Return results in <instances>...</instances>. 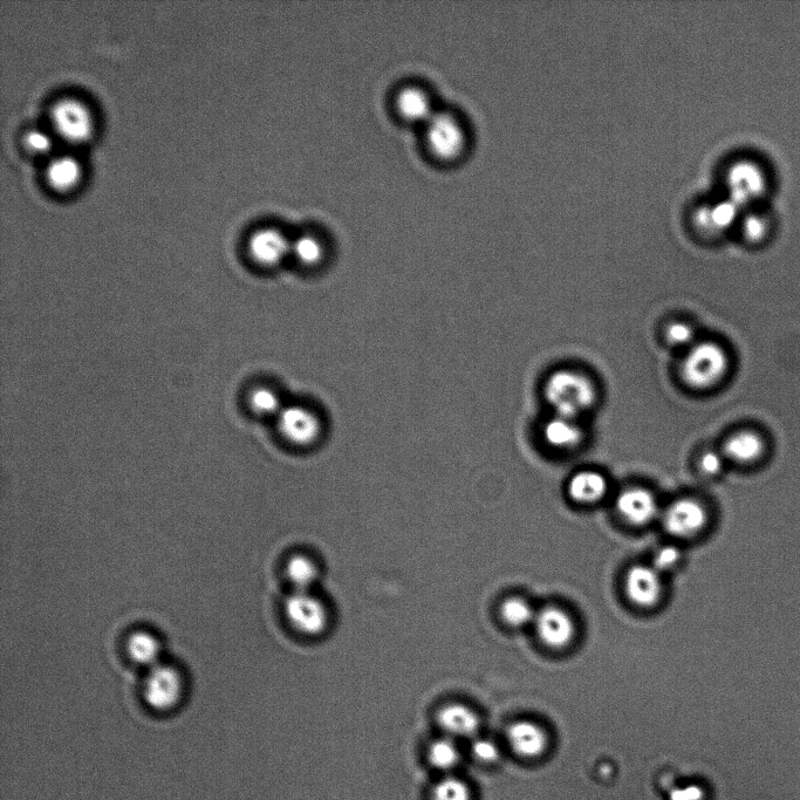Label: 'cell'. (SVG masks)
<instances>
[{"label":"cell","mask_w":800,"mask_h":800,"mask_svg":"<svg viewBox=\"0 0 800 800\" xmlns=\"http://www.w3.org/2000/svg\"><path fill=\"white\" fill-rule=\"evenodd\" d=\"M545 398L557 415L576 420L596 403L597 391L584 374L563 369L547 379Z\"/></svg>","instance_id":"cell-1"},{"label":"cell","mask_w":800,"mask_h":800,"mask_svg":"<svg viewBox=\"0 0 800 800\" xmlns=\"http://www.w3.org/2000/svg\"><path fill=\"white\" fill-rule=\"evenodd\" d=\"M729 359L720 345L704 341L690 348L682 362V378L688 386L707 389L716 386L726 375Z\"/></svg>","instance_id":"cell-2"},{"label":"cell","mask_w":800,"mask_h":800,"mask_svg":"<svg viewBox=\"0 0 800 800\" xmlns=\"http://www.w3.org/2000/svg\"><path fill=\"white\" fill-rule=\"evenodd\" d=\"M186 682L180 670L164 663L150 668L143 683V699L156 711H169L181 703Z\"/></svg>","instance_id":"cell-3"},{"label":"cell","mask_w":800,"mask_h":800,"mask_svg":"<svg viewBox=\"0 0 800 800\" xmlns=\"http://www.w3.org/2000/svg\"><path fill=\"white\" fill-rule=\"evenodd\" d=\"M51 120L54 131L70 143H82L94 131L93 115L84 102L74 98L60 99L52 106Z\"/></svg>","instance_id":"cell-4"},{"label":"cell","mask_w":800,"mask_h":800,"mask_svg":"<svg viewBox=\"0 0 800 800\" xmlns=\"http://www.w3.org/2000/svg\"><path fill=\"white\" fill-rule=\"evenodd\" d=\"M285 615L290 625L306 637H318L328 626V611L320 599L309 591H296L286 599Z\"/></svg>","instance_id":"cell-5"},{"label":"cell","mask_w":800,"mask_h":800,"mask_svg":"<svg viewBox=\"0 0 800 800\" xmlns=\"http://www.w3.org/2000/svg\"><path fill=\"white\" fill-rule=\"evenodd\" d=\"M430 150L442 160H455L467 147V133L462 123L450 113H436L426 123Z\"/></svg>","instance_id":"cell-6"},{"label":"cell","mask_w":800,"mask_h":800,"mask_svg":"<svg viewBox=\"0 0 800 800\" xmlns=\"http://www.w3.org/2000/svg\"><path fill=\"white\" fill-rule=\"evenodd\" d=\"M767 177L758 164L751 161L736 162L727 172L729 200L737 207H747L757 200L767 188Z\"/></svg>","instance_id":"cell-7"},{"label":"cell","mask_w":800,"mask_h":800,"mask_svg":"<svg viewBox=\"0 0 800 800\" xmlns=\"http://www.w3.org/2000/svg\"><path fill=\"white\" fill-rule=\"evenodd\" d=\"M662 521L670 535L689 538L697 535L707 525L708 512L699 501L693 498H681L669 505Z\"/></svg>","instance_id":"cell-8"},{"label":"cell","mask_w":800,"mask_h":800,"mask_svg":"<svg viewBox=\"0 0 800 800\" xmlns=\"http://www.w3.org/2000/svg\"><path fill=\"white\" fill-rule=\"evenodd\" d=\"M533 624L540 640L552 648L566 647L576 633L571 615L555 606H547L538 611Z\"/></svg>","instance_id":"cell-9"},{"label":"cell","mask_w":800,"mask_h":800,"mask_svg":"<svg viewBox=\"0 0 800 800\" xmlns=\"http://www.w3.org/2000/svg\"><path fill=\"white\" fill-rule=\"evenodd\" d=\"M507 741L514 754L524 760H537L549 749V735L531 721H517L507 731Z\"/></svg>","instance_id":"cell-10"},{"label":"cell","mask_w":800,"mask_h":800,"mask_svg":"<svg viewBox=\"0 0 800 800\" xmlns=\"http://www.w3.org/2000/svg\"><path fill=\"white\" fill-rule=\"evenodd\" d=\"M292 243L275 228H264L254 232L249 238L248 251L257 264L271 268L290 254Z\"/></svg>","instance_id":"cell-11"},{"label":"cell","mask_w":800,"mask_h":800,"mask_svg":"<svg viewBox=\"0 0 800 800\" xmlns=\"http://www.w3.org/2000/svg\"><path fill=\"white\" fill-rule=\"evenodd\" d=\"M625 590L633 604L640 607L654 606L662 593L661 573L653 566H633L626 574Z\"/></svg>","instance_id":"cell-12"},{"label":"cell","mask_w":800,"mask_h":800,"mask_svg":"<svg viewBox=\"0 0 800 800\" xmlns=\"http://www.w3.org/2000/svg\"><path fill=\"white\" fill-rule=\"evenodd\" d=\"M280 432L298 446H309L318 439L320 422L316 414L304 407H290L279 416Z\"/></svg>","instance_id":"cell-13"},{"label":"cell","mask_w":800,"mask_h":800,"mask_svg":"<svg viewBox=\"0 0 800 800\" xmlns=\"http://www.w3.org/2000/svg\"><path fill=\"white\" fill-rule=\"evenodd\" d=\"M437 723L444 735L461 740H474L481 728L480 716L476 711L461 703H450L437 713Z\"/></svg>","instance_id":"cell-14"},{"label":"cell","mask_w":800,"mask_h":800,"mask_svg":"<svg viewBox=\"0 0 800 800\" xmlns=\"http://www.w3.org/2000/svg\"><path fill=\"white\" fill-rule=\"evenodd\" d=\"M740 210L729 198L726 201L703 204L694 211L692 224L701 234L720 235L736 222Z\"/></svg>","instance_id":"cell-15"},{"label":"cell","mask_w":800,"mask_h":800,"mask_svg":"<svg viewBox=\"0 0 800 800\" xmlns=\"http://www.w3.org/2000/svg\"><path fill=\"white\" fill-rule=\"evenodd\" d=\"M617 510L628 523L645 525L658 516L659 504L651 491L631 488L622 491L618 496Z\"/></svg>","instance_id":"cell-16"},{"label":"cell","mask_w":800,"mask_h":800,"mask_svg":"<svg viewBox=\"0 0 800 800\" xmlns=\"http://www.w3.org/2000/svg\"><path fill=\"white\" fill-rule=\"evenodd\" d=\"M126 649L129 658L136 665L150 669L161 663V641L152 632L136 631L129 635Z\"/></svg>","instance_id":"cell-17"},{"label":"cell","mask_w":800,"mask_h":800,"mask_svg":"<svg viewBox=\"0 0 800 800\" xmlns=\"http://www.w3.org/2000/svg\"><path fill=\"white\" fill-rule=\"evenodd\" d=\"M427 758L435 770L444 775H451L460 767L463 752L457 740L444 735L429 744Z\"/></svg>","instance_id":"cell-18"},{"label":"cell","mask_w":800,"mask_h":800,"mask_svg":"<svg viewBox=\"0 0 800 800\" xmlns=\"http://www.w3.org/2000/svg\"><path fill=\"white\" fill-rule=\"evenodd\" d=\"M723 451L729 460L736 463H754L764 453V441L757 433L745 430L731 435L724 444Z\"/></svg>","instance_id":"cell-19"},{"label":"cell","mask_w":800,"mask_h":800,"mask_svg":"<svg viewBox=\"0 0 800 800\" xmlns=\"http://www.w3.org/2000/svg\"><path fill=\"white\" fill-rule=\"evenodd\" d=\"M606 478L597 471L585 470L574 475L569 483V494L579 503H596L606 495Z\"/></svg>","instance_id":"cell-20"},{"label":"cell","mask_w":800,"mask_h":800,"mask_svg":"<svg viewBox=\"0 0 800 800\" xmlns=\"http://www.w3.org/2000/svg\"><path fill=\"white\" fill-rule=\"evenodd\" d=\"M396 107L406 120L427 123L435 114L432 100L419 87H407L396 98Z\"/></svg>","instance_id":"cell-21"},{"label":"cell","mask_w":800,"mask_h":800,"mask_svg":"<svg viewBox=\"0 0 800 800\" xmlns=\"http://www.w3.org/2000/svg\"><path fill=\"white\" fill-rule=\"evenodd\" d=\"M81 164L71 155L54 157L46 169V179L53 189L68 191L80 182Z\"/></svg>","instance_id":"cell-22"},{"label":"cell","mask_w":800,"mask_h":800,"mask_svg":"<svg viewBox=\"0 0 800 800\" xmlns=\"http://www.w3.org/2000/svg\"><path fill=\"white\" fill-rule=\"evenodd\" d=\"M544 437L553 448L572 449L583 441V430L576 420L556 415L546 423Z\"/></svg>","instance_id":"cell-23"},{"label":"cell","mask_w":800,"mask_h":800,"mask_svg":"<svg viewBox=\"0 0 800 800\" xmlns=\"http://www.w3.org/2000/svg\"><path fill=\"white\" fill-rule=\"evenodd\" d=\"M285 574L297 591H309L319 578V569L313 560L306 556H294L285 567Z\"/></svg>","instance_id":"cell-24"},{"label":"cell","mask_w":800,"mask_h":800,"mask_svg":"<svg viewBox=\"0 0 800 800\" xmlns=\"http://www.w3.org/2000/svg\"><path fill=\"white\" fill-rule=\"evenodd\" d=\"M430 800H474L470 784L454 774L443 775L430 792Z\"/></svg>","instance_id":"cell-25"},{"label":"cell","mask_w":800,"mask_h":800,"mask_svg":"<svg viewBox=\"0 0 800 800\" xmlns=\"http://www.w3.org/2000/svg\"><path fill=\"white\" fill-rule=\"evenodd\" d=\"M501 617L505 624L511 627L522 628L533 624L537 612L528 601L522 598H509L501 605Z\"/></svg>","instance_id":"cell-26"},{"label":"cell","mask_w":800,"mask_h":800,"mask_svg":"<svg viewBox=\"0 0 800 800\" xmlns=\"http://www.w3.org/2000/svg\"><path fill=\"white\" fill-rule=\"evenodd\" d=\"M291 254L298 261L307 266H313L323 261L325 249L323 243L316 236H300L292 243Z\"/></svg>","instance_id":"cell-27"},{"label":"cell","mask_w":800,"mask_h":800,"mask_svg":"<svg viewBox=\"0 0 800 800\" xmlns=\"http://www.w3.org/2000/svg\"><path fill=\"white\" fill-rule=\"evenodd\" d=\"M249 405L256 414L272 415L278 412V395L269 388H257L250 394Z\"/></svg>","instance_id":"cell-28"},{"label":"cell","mask_w":800,"mask_h":800,"mask_svg":"<svg viewBox=\"0 0 800 800\" xmlns=\"http://www.w3.org/2000/svg\"><path fill=\"white\" fill-rule=\"evenodd\" d=\"M470 755L477 763L494 764L501 757L498 745L489 738H474L470 745Z\"/></svg>","instance_id":"cell-29"},{"label":"cell","mask_w":800,"mask_h":800,"mask_svg":"<svg viewBox=\"0 0 800 800\" xmlns=\"http://www.w3.org/2000/svg\"><path fill=\"white\" fill-rule=\"evenodd\" d=\"M742 231L749 242H760L768 234L769 222L760 214H751L744 218Z\"/></svg>","instance_id":"cell-30"},{"label":"cell","mask_w":800,"mask_h":800,"mask_svg":"<svg viewBox=\"0 0 800 800\" xmlns=\"http://www.w3.org/2000/svg\"><path fill=\"white\" fill-rule=\"evenodd\" d=\"M681 559V551L678 547L673 545H666L660 547L654 553L653 567L660 573L672 570L673 567L679 564Z\"/></svg>","instance_id":"cell-31"},{"label":"cell","mask_w":800,"mask_h":800,"mask_svg":"<svg viewBox=\"0 0 800 800\" xmlns=\"http://www.w3.org/2000/svg\"><path fill=\"white\" fill-rule=\"evenodd\" d=\"M666 337L670 345L683 347L693 343L695 332L692 326L678 321L667 327Z\"/></svg>","instance_id":"cell-32"},{"label":"cell","mask_w":800,"mask_h":800,"mask_svg":"<svg viewBox=\"0 0 800 800\" xmlns=\"http://www.w3.org/2000/svg\"><path fill=\"white\" fill-rule=\"evenodd\" d=\"M27 149L34 153H47L52 147V139L43 129H30L24 136Z\"/></svg>","instance_id":"cell-33"},{"label":"cell","mask_w":800,"mask_h":800,"mask_svg":"<svg viewBox=\"0 0 800 800\" xmlns=\"http://www.w3.org/2000/svg\"><path fill=\"white\" fill-rule=\"evenodd\" d=\"M724 467V458L715 451H708L701 457L700 468L708 476H717Z\"/></svg>","instance_id":"cell-34"},{"label":"cell","mask_w":800,"mask_h":800,"mask_svg":"<svg viewBox=\"0 0 800 800\" xmlns=\"http://www.w3.org/2000/svg\"><path fill=\"white\" fill-rule=\"evenodd\" d=\"M703 798L704 791L697 785H689L686 786V788L676 789L672 795H670V800H703Z\"/></svg>","instance_id":"cell-35"}]
</instances>
